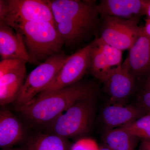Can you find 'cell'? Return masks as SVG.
I'll return each instance as SVG.
<instances>
[{
	"label": "cell",
	"mask_w": 150,
	"mask_h": 150,
	"mask_svg": "<svg viewBox=\"0 0 150 150\" xmlns=\"http://www.w3.org/2000/svg\"><path fill=\"white\" fill-rule=\"evenodd\" d=\"M55 26L64 45L71 47L100 28V16L95 1L49 0Z\"/></svg>",
	"instance_id": "obj_1"
},
{
	"label": "cell",
	"mask_w": 150,
	"mask_h": 150,
	"mask_svg": "<svg viewBox=\"0 0 150 150\" xmlns=\"http://www.w3.org/2000/svg\"><path fill=\"white\" fill-rule=\"evenodd\" d=\"M97 93L94 84L80 81L45 95L36 96L29 103L16 109L32 124L48 126L71 105L96 95Z\"/></svg>",
	"instance_id": "obj_2"
},
{
	"label": "cell",
	"mask_w": 150,
	"mask_h": 150,
	"mask_svg": "<svg viewBox=\"0 0 150 150\" xmlns=\"http://www.w3.org/2000/svg\"><path fill=\"white\" fill-rule=\"evenodd\" d=\"M8 25L20 34L30 64L38 66L62 52L64 43L54 23L37 21Z\"/></svg>",
	"instance_id": "obj_3"
},
{
	"label": "cell",
	"mask_w": 150,
	"mask_h": 150,
	"mask_svg": "<svg viewBox=\"0 0 150 150\" xmlns=\"http://www.w3.org/2000/svg\"><path fill=\"white\" fill-rule=\"evenodd\" d=\"M96 96L81 100L62 112L48 125L50 133L68 139L87 133L95 113Z\"/></svg>",
	"instance_id": "obj_4"
},
{
	"label": "cell",
	"mask_w": 150,
	"mask_h": 150,
	"mask_svg": "<svg viewBox=\"0 0 150 150\" xmlns=\"http://www.w3.org/2000/svg\"><path fill=\"white\" fill-rule=\"evenodd\" d=\"M37 21L54 24L49 0L0 1V22L10 24Z\"/></svg>",
	"instance_id": "obj_5"
},
{
	"label": "cell",
	"mask_w": 150,
	"mask_h": 150,
	"mask_svg": "<svg viewBox=\"0 0 150 150\" xmlns=\"http://www.w3.org/2000/svg\"><path fill=\"white\" fill-rule=\"evenodd\" d=\"M67 56L61 52L51 56L33 70L27 76L20 93L15 101L16 107L28 104L43 91L54 80Z\"/></svg>",
	"instance_id": "obj_6"
},
{
	"label": "cell",
	"mask_w": 150,
	"mask_h": 150,
	"mask_svg": "<svg viewBox=\"0 0 150 150\" xmlns=\"http://www.w3.org/2000/svg\"><path fill=\"white\" fill-rule=\"evenodd\" d=\"M93 42L68 56L52 82L37 96H41L80 81L88 71Z\"/></svg>",
	"instance_id": "obj_7"
},
{
	"label": "cell",
	"mask_w": 150,
	"mask_h": 150,
	"mask_svg": "<svg viewBox=\"0 0 150 150\" xmlns=\"http://www.w3.org/2000/svg\"><path fill=\"white\" fill-rule=\"evenodd\" d=\"M100 16L99 38L121 51L130 49L142 34L138 22L109 16Z\"/></svg>",
	"instance_id": "obj_8"
},
{
	"label": "cell",
	"mask_w": 150,
	"mask_h": 150,
	"mask_svg": "<svg viewBox=\"0 0 150 150\" xmlns=\"http://www.w3.org/2000/svg\"><path fill=\"white\" fill-rule=\"evenodd\" d=\"M26 63L17 59L0 62V104L14 103L23 87L26 76Z\"/></svg>",
	"instance_id": "obj_9"
},
{
	"label": "cell",
	"mask_w": 150,
	"mask_h": 150,
	"mask_svg": "<svg viewBox=\"0 0 150 150\" xmlns=\"http://www.w3.org/2000/svg\"><path fill=\"white\" fill-rule=\"evenodd\" d=\"M136 80L126 59L121 65L112 69L103 82L105 91L109 96V104L126 105L134 91Z\"/></svg>",
	"instance_id": "obj_10"
},
{
	"label": "cell",
	"mask_w": 150,
	"mask_h": 150,
	"mask_svg": "<svg viewBox=\"0 0 150 150\" xmlns=\"http://www.w3.org/2000/svg\"><path fill=\"white\" fill-rule=\"evenodd\" d=\"M148 0H101L98 4L100 16L106 15L139 22L145 15Z\"/></svg>",
	"instance_id": "obj_11"
},
{
	"label": "cell",
	"mask_w": 150,
	"mask_h": 150,
	"mask_svg": "<svg viewBox=\"0 0 150 150\" xmlns=\"http://www.w3.org/2000/svg\"><path fill=\"white\" fill-rule=\"evenodd\" d=\"M148 112L139 104H109L103 109L101 118L106 130H109L131 123Z\"/></svg>",
	"instance_id": "obj_12"
},
{
	"label": "cell",
	"mask_w": 150,
	"mask_h": 150,
	"mask_svg": "<svg viewBox=\"0 0 150 150\" xmlns=\"http://www.w3.org/2000/svg\"><path fill=\"white\" fill-rule=\"evenodd\" d=\"M0 56L1 60L17 59L29 63V56L20 34L0 22Z\"/></svg>",
	"instance_id": "obj_13"
},
{
	"label": "cell",
	"mask_w": 150,
	"mask_h": 150,
	"mask_svg": "<svg viewBox=\"0 0 150 150\" xmlns=\"http://www.w3.org/2000/svg\"><path fill=\"white\" fill-rule=\"evenodd\" d=\"M129 69L136 79L146 77L150 72V38L141 34L129 49L126 59Z\"/></svg>",
	"instance_id": "obj_14"
},
{
	"label": "cell",
	"mask_w": 150,
	"mask_h": 150,
	"mask_svg": "<svg viewBox=\"0 0 150 150\" xmlns=\"http://www.w3.org/2000/svg\"><path fill=\"white\" fill-rule=\"evenodd\" d=\"M21 123L7 108L0 111V146L7 148L18 144L24 139Z\"/></svg>",
	"instance_id": "obj_15"
},
{
	"label": "cell",
	"mask_w": 150,
	"mask_h": 150,
	"mask_svg": "<svg viewBox=\"0 0 150 150\" xmlns=\"http://www.w3.org/2000/svg\"><path fill=\"white\" fill-rule=\"evenodd\" d=\"M138 140L121 127L106 130L103 137L105 145L112 150H135Z\"/></svg>",
	"instance_id": "obj_16"
},
{
	"label": "cell",
	"mask_w": 150,
	"mask_h": 150,
	"mask_svg": "<svg viewBox=\"0 0 150 150\" xmlns=\"http://www.w3.org/2000/svg\"><path fill=\"white\" fill-rule=\"evenodd\" d=\"M67 139L53 134H38L27 143L26 150H70Z\"/></svg>",
	"instance_id": "obj_17"
},
{
	"label": "cell",
	"mask_w": 150,
	"mask_h": 150,
	"mask_svg": "<svg viewBox=\"0 0 150 150\" xmlns=\"http://www.w3.org/2000/svg\"><path fill=\"white\" fill-rule=\"evenodd\" d=\"M112 69L95 40L91 54L88 71L94 77L103 83Z\"/></svg>",
	"instance_id": "obj_18"
},
{
	"label": "cell",
	"mask_w": 150,
	"mask_h": 150,
	"mask_svg": "<svg viewBox=\"0 0 150 150\" xmlns=\"http://www.w3.org/2000/svg\"><path fill=\"white\" fill-rule=\"evenodd\" d=\"M141 140L150 141V112L131 123L120 127Z\"/></svg>",
	"instance_id": "obj_19"
},
{
	"label": "cell",
	"mask_w": 150,
	"mask_h": 150,
	"mask_svg": "<svg viewBox=\"0 0 150 150\" xmlns=\"http://www.w3.org/2000/svg\"><path fill=\"white\" fill-rule=\"evenodd\" d=\"M95 40L110 68L113 69L122 64V51L105 43L99 37Z\"/></svg>",
	"instance_id": "obj_20"
},
{
	"label": "cell",
	"mask_w": 150,
	"mask_h": 150,
	"mask_svg": "<svg viewBox=\"0 0 150 150\" xmlns=\"http://www.w3.org/2000/svg\"><path fill=\"white\" fill-rule=\"evenodd\" d=\"M99 147L92 139L83 138L78 140L71 147L70 150H99Z\"/></svg>",
	"instance_id": "obj_21"
},
{
	"label": "cell",
	"mask_w": 150,
	"mask_h": 150,
	"mask_svg": "<svg viewBox=\"0 0 150 150\" xmlns=\"http://www.w3.org/2000/svg\"><path fill=\"white\" fill-rule=\"evenodd\" d=\"M138 101L141 107L150 112V91L142 90L138 96Z\"/></svg>",
	"instance_id": "obj_22"
},
{
	"label": "cell",
	"mask_w": 150,
	"mask_h": 150,
	"mask_svg": "<svg viewBox=\"0 0 150 150\" xmlns=\"http://www.w3.org/2000/svg\"><path fill=\"white\" fill-rule=\"evenodd\" d=\"M142 33L150 38V19L145 20L144 26L141 27Z\"/></svg>",
	"instance_id": "obj_23"
},
{
	"label": "cell",
	"mask_w": 150,
	"mask_h": 150,
	"mask_svg": "<svg viewBox=\"0 0 150 150\" xmlns=\"http://www.w3.org/2000/svg\"><path fill=\"white\" fill-rule=\"evenodd\" d=\"M139 150H150V141L141 140Z\"/></svg>",
	"instance_id": "obj_24"
},
{
	"label": "cell",
	"mask_w": 150,
	"mask_h": 150,
	"mask_svg": "<svg viewBox=\"0 0 150 150\" xmlns=\"http://www.w3.org/2000/svg\"><path fill=\"white\" fill-rule=\"evenodd\" d=\"M142 90L150 91V72L145 77L144 88Z\"/></svg>",
	"instance_id": "obj_25"
},
{
	"label": "cell",
	"mask_w": 150,
	"mask_h": 150,
	"mask_svg": "<svg viewBox=\"0 0 150 150\" xmlns=\"http://www.w3.org/2000/svg\"><path fill=\"white\" fill-rule=\"evenodd\" d=\"M145 15L147 16V18L150 19V0H148L146 6Z\"/></svg>",
	"instance_id": "obj_26"
},
{
	"label": "cell",
	"mask_w": 150,
	"mask_h": 150,
	"mask_svg": "<svg viewBox=\"0 0 150 150\" xmlns=\"http://www.w3.org/2000/svg\"><path fill=\"white\" fill-rule=\"evenodd\" d=\"M99 150H112L111 149H110L109 147L105 146V145L103 146H101L100 147Z\"/></svg>",
	"instance_id": "obj_27"
},
{
	"label": "cell",
	"mask_w": 150,
	"mask_h": 150,
	"mask_svg": "<svg viewBox=\"0 0 150 150\" xmlns=\"http://www.w3.org/2000/svg\"><path fill=\"white\" fill-rule=\"evenodd\" d=\"M21 150L19 149H8V150Z\"/></svg>",
	"instance_id": "obj_28"
}]
</instances>
